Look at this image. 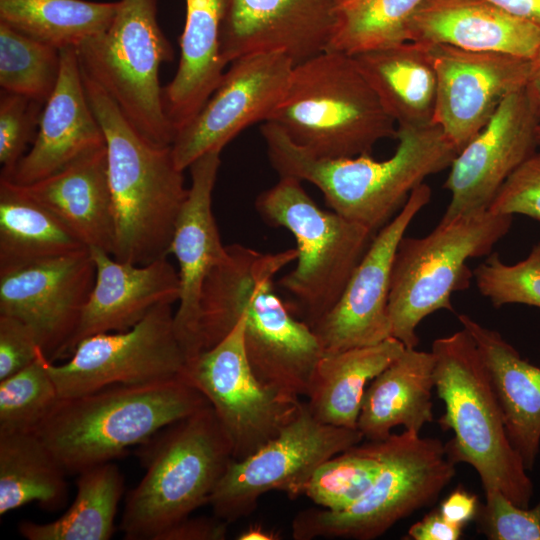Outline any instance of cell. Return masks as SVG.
I'll return each instance as SVG.
<instances>
[{"label": "cell", "mask_w": 540, "mask_h": 540, "mask_svg": "<svg viewBox=\"0 0 540 540\" xmlns=\"http://www.w3.org/2000/svg\"><path fill=\"white\" fill-rule=\"evenodd\" d=\"M296 249L263 253L241 244L226 245L223 259L207 275L201 290V351L220 342L244 321V345L250 365L265 385L305 397L314 368L324 354L321 343L274 290V277L296 261Z\"/></svg>", "instance_id": "1"}, {"label": "cell", "mask_w": 540, "mask_h": 540, "mask_svg": "<svg viewBox=\"0 0 540 540\" xmlns=\"http://www.w3.org/2000/svg\"><path fill=\"white\" fill-rule=\"evenodd\" d=\"M268 158L279 177L316 186L331 209L374 233L403 208L425 178L450 167L459 151L439 125L398 127L394 154L317 158L293 143L274 123L261 126Z\"/></svg>", "instance_id": "2"}, {"label": "cell", "mask_w": 540, "mask_h": 540, "mask_svg": "<svg viewBox=\"0 0 540 540\" xmlns=\"http://www.w3.org/2000/svg\"><path fill=\"white\" fill-rule=\"evenodd\" d=\"M82 78L106 141L114 219L112 256L137 265L167 258L188 194L183 171L175 164L171 146L146 140L83 71Z\"/></svg>", "instance_id": "3"}, {"label": "cell", "mask_w": 540, "mask_h": 540, "mask_svg": "<svg viewBox=\"0 0 540 540\" xmlns=\"http://www.w3.org/2000/svg\"><path fill=\"white\" fill-rule=\"evenodd\" d=\"M210 405L181 378L59 399L35 432L66 473L110 462Z\"/></svg>", "instance_id": "4"}, {"label": "cell", "mask_w": 540, "mask_h": 540, "mask_svg": "<svg viewBox=\"0 0 540 540\" xmlns=\"http://www.w3.org/2000/svg\"><path fill=\"white\" fill-rule=\"evenodd\" d=\"M431 352L435 359V390L445 407L439 424L454 434L445 444L448 457L455 464L472 466L484 490L498 489L518 506L528 508L533 483L509 439L473 337L462 327L434 340Z\"/></svg>", "instance_id": "5"}, {"label": "cell", "mask_w": 540, "mask_h": 540, "mask_svg": "<svg viewBox=\"0 0 540 540\" xmlns=\"http://www.w3.org/2000/svg\"><path fill=\"white\" fill-rule=\"evenodd\" d=\"M266 122L317 158L370 154L378 141L397 135L396 123L352 56L333 50L294 66Z\"/></svg>", "instance_id": "6"}, {"label": "cell", "mask_w": 540, "mask_h": 540, "mask_svg": "<svg viewBox=\"0 0 540 540\" xmlns=\"http://www.w3.org/2000/svg\"><path fill=\"white\" fill-rule=\"evenodd\" d=\"M157 435L146 472L125 501L119 528L128 540H157L208 504L233 460L231 443L211 405Z\"/></svg>", "instance_id": "7"}, {"label": "cell", "mask_w": 540, "mask_h": 540, "mask_svg": "<svg viewBox=\"0 0 540 540\" xmlns=\"http://www.w3.org/2000/svg\"><path fill=\"white\" fill-rule=\"evenodd\" d=\"M255 206L268 224L287 229L296 240V267L279 285L293 298L295 316L312 328L339 301L375 233L321 209L293 177H280Z\"/></svg>", "instance_id": "8"}, {"label": "cell", "mask_w": 540, "mask_h": 540, "mask_svg": "<svg viewBox=\"0 0 540 540\" xmlns=\"http://www.w3.org/2000/svg\"><path fill=\"white\" fill-rule=\"evenodd\" d=\"M513 216L489 210L441 223L424 237L404 236L390 282L388 314L392 337L406 348L419 344L417 328L430 314L453 311L451 296L474 278L469 259L491 254L509 232Z\"/></svg>", "instance_id": "9"}, {"label": "cell", "mask_w": 540, "mask_h": 540, "mask_svg": "<svg viewBox=\"0 0 540 540\" xmlns=\"http://www.w3.org/2000/svg\"><path fill=\"white\" fill-rule=\"evenodd\" d=\"M369 443L381 468L368 491L341 511H300L292 522L294 539H376L403 518L432 504L456 474V464L437 438L404 430Z\"/></svg>", "instance_id": "10"}, {"label": "cell", "mask_w": 540, "mask_h": 540, "mask_svg": "<svg viewBox=\"0 0 540 540\" xmlns=\"http://www.w3.org/2000/svg\"><path fill=\"white\" fill-rule=\"evenodd\" d=\"M110 26L77 49L82 71L117 104L150 143L171 146L175 131L159 81L173 49L157 20V0H119Z\"/></svg>", "instance_id": "11"}, {"label": "cell", "mask_w": 540, "mask_h": 540, "mask_svg": "<svg viewBox=\"0 0 540 540\" xmlns=\"http://www.w3.org/2000/svg\"><path fill=\"white\" fill-rule=\"evenodd\" d=\"M363 439L358 429L319 421L303 402L275 438L248 457L228 464L208 504L215 516L230 523L250 514L267 492L282 491L296 498L323 462Z\"/></svg>", "instance_id": "12"}, {"label": "cell", "mask_w": 540, "mask_h": 540, "mask_svg": "<svg viewBox=\"0 0 540 540\" xmlns=\"http://www.w3.org/2000/svg\"><path fill=\"white\" fill-rule=\"evenodd\" d=\"M180 378L213 408L234 460L248 457L275 438L303 403L256 376L245 350L242 317L220 342L188 359Z\"/></svg>", "instance_id": "13"}, {"label": "cell", "mask_w": 540, "mask_h": 540, "mask_svg": "<svg viewBox=\"0 0 540 540\" xmlns=\"http://www.w3.org/2000/svg\"><path fill=\"white\" fill-rule=\"evenodd\" d=\"M172 304L151 309L132 328L81 340L67 362L46 360L60 399L106 386L141 385L180 378L187 356L177 337Z\"/></svg>", "instance_id": "14"}, {"label": "cell", "mask_w": 540, "mask_h": 540, "mask_svg": "<svg viewBox=\"0 0 540 540\" xmlns=\"http://www.w3.org/2000/svg\"><path fill=\"white\" fill-rule=\"evenodd\" d=\"M294 66L280 51L232 61L200 111L176 133L171 145L176 166L184 171L200 156L221 152L248 126L266 122L285 93Z\"/></svg>", "instance_id": "15"}, {"label": "cell", "mask_w": 540, "mask_h": 540, "mask_svg": "<svg viewBox=\"0 0 540 540\" xmlns=\"http://www.w3.org/2000/svg\"><path fill=\"white\" fill-rule=\"evenodd\" d=\"M431 195L427 184L419 185L397 215L375 233L337 304L312 327L324 353L373 345L392 337L388 298L395 254Z\"/></svg>", "instance_id": "16"}, {"label": "cell", "mask_w": 540, "mask_h": 540, "mask_svg": "<svg viewBox=\"0 0 540 540\" xmlns=\"http://www.w3.org/2000/svg\"><path fill=\"white\" fill-rule=\"evenodd\" d=\"M95 274L89 249L1 270L0 314L28 325L51 362L62 359Z\"/></svg>", "instance_id": "17"}, {"label": "cell", "mask_w": 540, "mask_h": 540, "mask_svg": "<svg viewBox=\"0 0 540 540\" xmlns=\"http://www.w3.org/2000/svg\"><path fill=\"white\" fill-rule=\"evenodd\" d=\"M431 47L437 75L433 122L460 151L509 95L525 88L533 60L448 45Z\"/></svg>", "instance_id": "18"}, {"label": "cell", "mask_w": 540, "mask_h": 540, "mask_svg": "<svg viewBox=\"0 0 540 540\" xmlns=\"http://www.w3.org/2000/svg\"><path fill=\"white\" fill-rule=\"evenodd\" d=\"M538 125L525 88L509 95L451 163L444 183L451 200L440 222L487 211L503 183L539 146Z\"/></svg>", "instance_id": "19"}, {"label": "cell", "mask_w": 540, "mask_h": 540, "mask_svg": "<svg viewBox=\"0 0 540 540\" xmlns=\"http://www.w3.org/2000/svg\"><path fill=\"white\" fill-rule=\"evenodd\" d=\"M339 0H230L221 33L228 65L249 54L280 51L295 65L328 50Z\"/></svg>", "instance_id": "20"}, {"label": "cell", "mask_w": 540, "mask_h": 540, "mask_svg": "<svg viewBox=\"0 0 540 540\" xmlns=\"http://www.w3.org/2000/svg\"><path fill=\"white\" fill-rule=\"evenodd\" d=\"M220 153L208 152L190 165L191 185L170 245V253L179 266L180 282L174 325L187 360L201 352L199 317L203 283L226 253V245L222 244L212 211Z\"/></svg>", "instance_id": "21"}, {"label": "cell", "mask_w": 540, "mask_h": 540, "mask_svg": "<svg viewBox=\"0 0 540 540\" xmlns=\"http://www.w3.org/2000/svg\"><path fill=\"white\" fill-rule=\"evenodd\" d=\"M89 252L96 268L94 285L62 359L84 338L128 330L155 306L179 299L178 271L167 258L137 265L120 262L99 248Z\"/></svg>", "instance_id": "22"}, {"label": "cell", "mask_w": 540, "mask_h": 540, "mask_svg": "<svg viewBox=\"0 0 540 540\" xmlns=\"http://www.w3.org/2000/svg\"><path fill=\"white\" fill-rule=\"evenodd\" d=\"M60 73L46 101L32 147L10 178L28 185L46 178L81 155L106 145L102 127L85 92L76 48L60 50Z\"/></svg>", "instance_id": "23"}, {"label": "cell", "mask_w": 540, "mask_h": 540, "mask_svg": "<svg viewBox=\"0 0 540 540\" xmlns=\"http://www.w3.org/2000/svg\"><path fill=\"white\" fill-rule=\"evenodd\" d=\"M407 38L531 60L540 56V31L486 0H425L408 24Z\"/></svg>", "instance_id": "24"}, {"label": "cell", "mask_w": 540, "mask_h": 540, "mask_svg": "<svg viewBox=\"0 0 540 540\" xmlns=\"http://www.w3.org/2000/svg\"><path fill=\"white\" fill-rule=\"evenodd\" d=\"M20 187L55 214L88 249L99 248L112 255L114 219L106 145Z\"/></svg>", "instance_id": "25"}, {"label": "cell", "mask_w": 540, "mask_h": 540, "mask_svg": "<svg viewBox=\"0 0 540 540\" xmlns=\"http://www.w3.org/2000/svg\"><path fill=\"white\" fill-rule=\"evenodd\" d=\"M229 1L185 0L180 60L174 78L163 88L164 110L175 135L200 111L225 72L221 33Z\"/></svg>", "instance_id": "26"}, {"label": "cell", "mask_w": 540, "mask_h": 540, "mask_svg": "<svg viewBox=\"0 0 540 540\" xmlns=\"http://www.w3.org/2000/svg\"><path fill=\"white\" fill-rule=\"evenodd\" d=\"M458 319L482 355L509 439L531 470L540 449V367L524 359L496 330L466 314Z\"/></svg>", "instance_id": "27"}, {"label": "cell", "mask_w": 540, "mask_h": 540, "mask_svg": "<svg viewBox=\"0 0 540 540\" xmlns=\"http://www.w3.org/2000/svg\"><path fill=\"white\" fill-rule=\"evenodd\" d=\"M434 366L431 351L406 348L369 383L357 421L364 438L384 440L397 426L420 434L433 421Z\"/></svg>", "instance_id": "28"}, {"label": "cell", "mask_w": 540, "mask_h": 540, "mask_svg": "<svg viewBox=\"0 0 540 540\" xmlns=\"http://www.w3.org/2000/svg\"><path fill=\"white\" fill-rule=\"evenodd\" d=\"M352 58L398 127L433 122L437 75L430 44L406 41Z\"/></svg>", "instance_id": "29"}, {"label": "cell", "mask_w": 540, "mask_h": 540, "mask_svg": "<svg viewBox=\"0 0 540 540\" xmlns=\"http://www.w3.org/2000/svg\"><path fill=\"white\" fill-rule=\"evenodd\" d=\"M406 349L394 337L380 343L324 353L309 383L306 402L319 421L357 429L369 383Z\"/></svg>", "instance_id": "30"}, {"label": "cell", "mask_w": 540, "mask_h": 540, "mask_svg": "<svg viewBox=\"0 0 540 540\" xmlns=\"http://www.w3.org/2000/svg\"><path fill=\"white\" fill-rule=\"evenodd\" d=\"M87 249L48 208L0 177V271Z\"/></svg>", "instance_id": "31"}, {"label": "cell", "mask_w": 540, "mask_h": 540, "mask_svg": "<svg viewBox=\"0 0 540 540\" xmlns=\"http://www.w3.org/2000/svg\"><path fill=\"white\" fill-rule=\"evenodd\" d=\"M66 471L35 431L0 433V515L37 502L56 510L67 499Z\"/></svg>", "instance_id": "32"}, {"label": "cell", "mask_w": 540, "mask_h": 540, "mask_svg": "<svg viewBox=\"0 0 540 540\" xmlns=\"http://www.w3.org/2000/svg\"><path fill=\"white\" fill-rule=\"evenodd\" d=\"M77 494L68 510L49 523L22 521L20 535L28 540H108L124 491V478L111 461L78 474Z\"/></svg>", "instance_id": "33"}, {"label": "cell", "mask_w": 540, "mask_h": 540, "mask_svg": "<svg viewBox=\"0 0 540 540\" xmlns=\"http://www.w3.org/2000/svg\"><path fill=\"white\" fill-rule=\"evenodd\" d=\"M119 2L0 0V22L59 50L78 48L104 32Z\"/></svg>", "instance_id": "34"}, {"label": "cell", "mask_w": 540, "mask_h": 540, "mask_svg": "<svg viewBox=\"0 0 540 540\" xmlns=\"http://www.w3.org/2000/svg\"><path fill=\"white\" fill-rule=\"evenodd\" d=\"M424 1H339L328 50L353 56L408 41V24Z\"/></svg>", "instance_id": "35"}, {"label": "cell", "mask_w": 540, "mask_h": 540, "mask_svg": "<svg viewBox=\"0 0 540 540\" xmlns=\"http://www.w3.org/2000/svg\"><path fill=\"white\" fill-rule=\"evenodd\" d=\"M60 62L59 49L0 22L1 90L45 104L56 87Z\"/></svg>", "instance_id": "36"}, {"label": "cell", "mask_w": 540, "mask_h": 540, "mask_svg": "<svg viewBox=\"0 0 540 540\" xmlns=\"http://www.w3.org/2000/svg\"><path fill=\"white\" fill-rule=\"evenodd\" d=\"M381 463L369 442L357 444L323 462L312 474L304 495L329 511H341L371 487Z\"/></svg>", "instance_id": "37"}, {"label": "cell", "mask_w": 540, "mask_h": 540, "mask_svg": "<svg viewBox=\"0 0 540 540\" xmlns=\"http://www.w3.org/2000/svg\"><path fill=\"white\" fill-rule=\"evenodd\" d=\"M47 356L0 380V433L35 431L59 401L47 368Z\"/></svg>", "instance_id": "38"}, {"label": "cell", "mask_w": 540, "mask_h": 540, "mask_svg": "<svg viewBox=\"0 0 540 540\" xmlns=\"http://www.w3.org/2000/svg\"><path fill=\"white\" fill-rule=\"evenodd\" d=\"M473 273L478 291L494 307L525 304L540 308V242L525 259L512 265L491 253Z\"/></svg>", "instance_id": "39"}, {"label": "cell", "mask_w": 540, "mask_h": 540, "mask_svg": "<svg viewBox=\"0 0 540 540\" xmlns=\"http://www.w3.org/2000/svg\"><path fill=\"white\" fill-rule=\"evenodd\" d=\"M44 103L1 90L0 94V177L10 178L33 143L39 129Z\"/></svg>", "instance_id": "40"}, {"label": "cell", "mask_w": 540, "mask_h": 540, "mask_svg": "<svg viewBox=\"0 0 540 540\" xmlns=\"http://www.w3.org/2000/svg\"><path fill=\"white\" fill-rule=\"evenodd\" d=\"M484 492L485 503L476 516L481 533L490 540H540V500L523 508L498 489Z\"/></svg>", "instance_id": "41"}, {"label": "cell", "mask_w": 540, "mask_h": 540, "mask_svg": "<svg viewBox=\"0 0 540 540\" xmlns=\"http://www.w3.org/2000/svg\"><path fill=\"white\" fill-rule=\"evenodd\" d=\"M488 210L540 221V151H535L507 178Z\"/></svg>", "instance_id": "42"}, {"label": "cell", "mask_w": 540, "mask_h": 540, "mask_svg": "<svg viewBox=\"0 0 540 540\" xmlns=\"http://www.w3.org/2000/svg\"><path fill=\"white\" fill-rule=\"evenodd\" d=\"M40 351L32 329L16 317L0 314V380L31 364Z\"/></svg>", "instance_id": "43"}, {"label": "cell", "mask_w": 540, "mask_h": 540, "mask_svg": "<svg viewBox=\"0 0 540 540\" xmlns=\"http://www.w3.org/2000/svg\"><path fill=\"white\" fill-rule=\"evenodd\" d=\"M227 525L228 522L217 516H189L168 528L157 540H223L227 535Z\"/></svg>", "instance_id": "44"}, {"label": "cell", "mask_w": 540, "mask_h": 540, "mask_svg": "<svg viewBox=\"0 0 540 540\" xmlns=\"http://www.w3.org/2000/svg\"><path fill=\"white\" fill-rule=\"evenodd\" d=\"M462 526L446 520L438 511H432L420 521L412 524L406 539L412 540H458L463 531Z\"/></svg>", "instance_id": "45"}, {"label": "cell", "mask_w": 540, "mask_h": 540, "mask_svg": "<svg viewBox=\"0 0 540 540\" xmlns=\"http://www.w3.org/2000/svg\"><path fill=\"white\" fill-rule=\"evenodd\" d=\"M478 509L477 496L458 488L441 502L438 510L449 522L464 527L476 518Z\"/></svg>", "instance_id": "46"}, {"label": "cell", "mask_w": 540, "mask_h": 540, "mask_svg": "<svg viewBox=\"0 0 540 540\" xmlns=\"http://www.w3.org/2000/svg\"><path fill=\"white\" fill-rule=\"evenodd\" d=\"M540 31V0H486Z\"/></svg>", "instance_id": "47"}, {"label": "cell", "mask_w": 540, "mask_h": 540, "mask_svg": "<svg viewBox=\"0 0 540 540\" xmlns=\"http://www.w3.org/2000/svg\"><path fill=\"white\" fill-rule=\"evenodd\" d=\"M540 125V56L533 60V69L525 86Z\"/></svg>", "instance_id": "48"}, {"label": "cell", "mask_w": 540, "mask_h": 540, "mask_svg": "<svg viewBox=\"0 0 540 540\" xmlns=\"http://www.w3.org/2000/svg\"><path fill=\"white\" fill-rule=\"evenodd\" d=\"M238 540H276L279 539L278 535L272 531H268L261 525L253 524L242 531L238 537Z\"/></svg>", "instance_id": "49"}, {"label": "cell", "mask_w": 540, "mask_h": 540, "mask_svg": "<svg viewBox=\"0 0 540 540\" xmlns=\"http://www.w3.org/2000/svg\"><path fill=\"white\" fill-rule=\"evenodd\" d=\"M536 139H537L538 145L540 146V125H538V127H537Z\"/></svg>", "instance_id": "50"}, {"label": "cell", "mask_w": 540, "mask_h": 540, "mask_svg": "<svg viewBox=\"0 0 540 540\" xmlns=\"http://www.w3.org/2000/svg\"><path fill=\"white\" fill-rule=\"evenodd\" d=\"M339 1H342V0H339Z\"/></svg>", "instance_id": "51"}]
</instances>
